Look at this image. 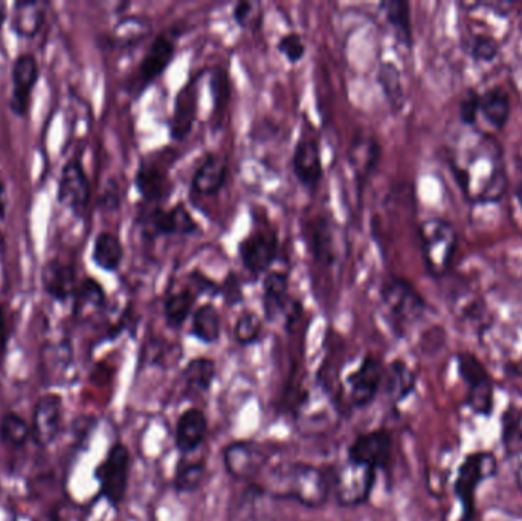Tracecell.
Wrapping results in <instances>:
<instances>
[{"mask_svg":"<svg viewBox=\"0 0 522 521\" xmlns=\"http://www.w3.org/2000/svg\"><path fill=\"white\" fill-rule=\"evenodd\" d=\"M190 334L203 344H214L222 334V317L216 306L203 303L191 315Z\"/></svg>","mask_w":522,"mask_h":521,"instance_id":"f1b7e54d","label":"cell"},{"mask_svg":"<svg viewBox=\"0 0 522 521\" xmlns=\"http://www.w3.org/2000/svg\"><path fill=\"white\" fill-rule=\"evenodd\" d=\"M277 51L290 63L297 65L306 56V43L298 33H287L278 40Z\"/></svg>","mask_w":522,"mask_h":521,"instance_id":"b9f144b4","label":"cell"},{"mask_svg":"<svg viewBox=\"0 0 522 521\" xmlns=\"http://www.w3.org/2000/svg\"><path fill=\"white\" fill-rule=\"evenodd\" d=\"M423 260L434 277H442L451 268L457 248V231L443 219H428L420 225Z\"/></svg>","mask_w":522,"mask_h":521,"instance_id":"3957f363","label":"cell"},{"mask_svg":"<svg viewBox=\"0 0 522 521\" xmlns=\"http://www.w3.org/2000/svg\"><path fill=\"white\" fill-rule=\"evenodd\" d=\"M7 185H5L2 173H0V221L5 217V211H7Z\"/></svg>","mask_w":522,"mask_h":521,"instance_id":"681fc988","label":"cell"},{"mask_svg":"<svg viewBox=\"0 0 522 521\" xmlns=\"http://www.w3.org/2000/svg\"><path fill=\"white\" fill-rule=\"evenodd\" d=\"M176 56V36L171 33H161L155 37L149 51L142 57L138 68V81L142 88L158 80Z\"/></svg>","mask_w":522,"mask_h":521,"instance_id":"ac0fdd59","label":"cell"},{"mask_svg":"<svg viewBox=\"0 0 522 521\" xmlns=\"http://www.w3.org/2000/svg\"><path fill=\"white\" fill-rule=\"evenodd\" d=\"M211 91H213L214 111L223 112L228 104L231 85H229L228 74L223 69H216L211 77Z\"/></svg>","mask_w":522,"mask_h":521,"instance_id":"ee69618b","label":"cell"},{"mask_svg":"<svg viewBox=\"0 0 522 521\" xmlns=\"http://www.w3.org/2000/svg\"><path fill=\"white\" fill-rule=\"evenodd\" d=\"M226 179H228L226 156L220 155V153H208L191 178V193L194 196L210 198L225 187Z\"/></svg>","mask_w":522,"mask_h":521,"instance_id":"44dd1931","label":"cell"},{"mask_svg":"<svg viewBox=\"0 0 522 521\" xmlns=\"http://www.w3.org/2000/svg\"><path fill=\"white\" fill-rule=\"evenodd\" d=\"M385 366L373 355L365 356L358 369L345 379L348 398L355 407L365 408L373 404L384 387Z\"/></svg>","mask_w":522,"mask_h":521,"instance_id":"8fae6325","label":"cell"},{"mask_svg":"<svg viewBox=\"0 0 522 521\" xmlns=\"http://www.w3.org/2000/svg\"><path fill=\"white\" fill-rule=\"evenodd\" d=\"M480 114V95L477 92H469V95L461 100L460 118L464 124L472 126Z\"/></svg>","mask_w":522,"mask_h":521,"instance_id":"f6af8a7d","label":"cell"},{"mask_svg":"<svg viewBox=\"0 0 522 521\" xmlns=\"http://www.w3.org/2000/svg\"><path fill=\"white\" fill-rule=\"evenodd\" d=\"M516 199H518L519 205H521L522 208V182L518 185V188H516Z\"/></svg>","mask_w":522,"mask_h":521,"instance_id":"816d5d0a","label":"cell"},{"mask_svg":"<svg viewBox=\"0 0 522 521\" xmlns=\"http://www.w3.org/2000/svg\"><path fill=\"white\" fill-rule=\"evenodd\" d=\"M257 4H252V2H239V4L234 5V10H232V19L240 28H248L249 23L252 22V17H254V8H257Z\"/></svg>","mask_w":522,"mask_h":521,"instance_id":"bcb514c9","label":"cell"},{"mask_svg":"<svg viewBox=\"0 0 522 521\" xmlns=\"http://www.w3.org/2000/svg\"><path fill=\"white\" fill-rule=\"evenodd\" d=\"M207 477V463L205 460L182 462L176 468L173 477V488L178 494H193L202 488Z\"/></svg>","mask_w":522,"mask_h":521,"instance_id":"74e56055","label":"cell"},{"mask_svg":"<svg viewBox=\"0 0 522 521\" xmlns=\"http://www.w3.org/2000/svg\"><path fill=\"white\" fill-rule=\"evenodd\" d=\"M106 305V292L95 279L83 280L75 291V312L89 315L101 311Z\"/></svg>","mask_w":522,"mask_h":521,"instance_id":"f35d334b","label":"cell"},{"mask_svg":"<svg viewBox=\"0 0 522 521\" xmlns=\"http://www.w3.org/2000/svg\"><path fill=\"white\" fill-rule=\"evenodd\" d=\"M379 10L393 30L397 42L406 48L413 46V26H411L410 4L403 0H385L379 4Z\"/></svg>","mask_w":522,"mask_h":521,"instance_id":"83f0119b","label":"cell"},{"mask_svg":"<svg viewBox=\"0 0 522 521\" xmlns=\"http://www.w3.org/2000/svg\"><path fill=\"white\" fill-rule=\"evenodd\" d=\"M377 81L384 92L385 100L394 112L402 111L405 106V89H403L402 74L394 63L382 62L377 72Z\"/></svg>","mask_w":522,"mask_h":521,"instance_id":"d590c367","label":"cell"},{"mask_svg":"<svg viewBox=\"0 0 522 521\" xmlns=\"http://www.w3.org/2000/svg\"><path fill=\"white\" fill-rule=\"evenodd\" d=\"M298 430L307 434H323L338 422L335 399L323 384H313L301 393L295 410Z\"/></svg>","mask_w":522,"mask_h":521,"instance_id":"277c9868","label":"cell"},{"mask_svg":"<svg viewBox=\"0 0 522 521\" xmlns=\"http://www.w3.org/2000/svg\"><path fill=\"white\" fill-rule=\"evenodd\" d=\"M377 471L345 459L332 477V489L339 506L356 508L365 505L373 494Z\"/></svg>","mask_w":522,"mask_h":521,"instance_id":"5b68a950","label":"cell"},{"mask_svg":"<svg viewBox=\"0 0 522 521\" xmlns=\"http://www.w3.org/2000/svg\"><path fill=\"white\" fill-rule=\"evenodd\" d=\"M222 457L226 473L237 482L251 486L271 465V454L255 441L231 442L223 448Z\"/></svg>","mask_w":522,"mask_h":521,"instance_id":"8992f818","label":"cell"},{"mask_svg":"<svg viewBox=\"0 0 522 521\" xmlns=\"http://www.w3.org/2000/svg\"><path fill=\"white\" fill-rule=\"evenodd\" d=\"M142 230L147 236H190L199 231V224L184 204L174 205L170 210L153 208L141 219Z\"/></svg>","mask_w":522,"mask_h":521,"instance_id":"7c38bea8","label":"cell"},{"mask_svg":"<svg viewBox=\"0 0 522 521\" xmlns=\"http://www.w3.org/2000/svg\"><path fill=\"white\" fill-rule=\"evenodd\" d=\"M348 159L356 175L364 181L376 169L377 162L381 159V146L373 138L356 136L352 147L348 150Z\"/></svg>","mask_w":522,"mask_h":521,"instance_id":"4dcf8cb0","label":"cell"},{"mask_svg":"<svg viewBox=\"0 0 522 521\" xmlns=\"http://www.w3.org/2000/svg\"><path fill=\"white\" fill-rule=\"evenodd\" d=\"M216 375V363L207 356L193 358L182 370V379H184L185 386L191 392L196 393L210 392Z\"/></svg>","mask_w":522,"mask_h":521,"instance_id":"836d02e7","label":"cell"},{"mask_svg":"<svg viewBox=\"0 0 522 521\" xmlns=\"http://www.w3.org/2000/svg\"><path fill=\"white\" fill-rule=\"evenodd\" d=\"M416 387V376L411 372L410 367L403 361H393L390 366L385 367L384 387L388 398L400 402L410 396Z\"/></svg>","mask_w":522,"mask_h":521,"instance_id":"d6a6232c","label":"cell"},{"mask_svg":"<svg viewBox=\"0 0 522 521\" xmlns=\"http://www.w3.org/2000/svg\"><path fill=\"white\" fill-rule=\"evenodd\" d=\"M31 436H33L31 425L14 411H8L0 419V442L8 448L20 450L25 447Z\"/></svg>","mask_w":522,"mask_h":521,"instance_id":"8d00e7d4","label":"cell"},{"mask_svg":"<svg viewBox=\"0 0 522 521\" xmlns=\"http://www.w3.org/2000/svg\"><path fill=\"white\" fill-rule=\"evenodd\" d=\"M497 473V459L486 451L469 454L458 468L455 479V494L463 506L464 520L468 521L474 514V497L478 486Z\"/></svg>","mask_w":522,"mask_h":521,"instance_id":"ba28073f","label":"cell"},{"mask_svg":"<svg viewBox=\"0 0 522 521\" xmlns=\"http://www.w3.org/2000/svg\"><path fill=\"white\" fill-rule=\"evenodd\" d=\"M458 370L468 384L469 407L477 415H490L493 410V382L489 372L471 353L458 355Z\"/></svg>","mask_w":522,"mask_h":521,"instance_id":"30bf717a","label":"cell"},{"mask_svg":"<svg viewBox=\"0 0 522 521\" xmlns=\"http://www.w3.org/2000/svg\"><path fill=\"white\" fill-rule=\"evenodd\" d=\"M393 453V436L385 428L358 434L347 448V459L379 471L388 465Z\"/></svg>","mask_w":522,"mask_h":521,"instance_id":"4fadbf2b","label":"cell"},{"mask_svg":"<svg viewBox=\"0 0 522 521\" xmlns=\"http://www.w3.org/2000/svg\"><path fill=\"white\" fill-rule=\"evenodd\" d=\"M239 257L243 268L252 276L268 274L278 256V234L274 230L252 231L239 243Z\"/></svg>","mask_w":522,"mask_h":521,"instance_id":"9c48e42d","label":"cell"},{"mask_svg":"<svg viewBox=\"0 0 522 521\" xmlns=\"http://www.w3.org/2000/svg\"><path fill=\"white\" fill-rule=\"evenodd\" d=\"M498 51H500V46L489 36L477 34L469 42V52L477 62H490L498 56Z\"/></svg>","mask_w":522,"mask_h":521,"instance_id":"7bdbcfd3","label":"cell"},{"mask_svg":"<svg viewBox=\"0 0 522 521\" xmlns=\"http://www.w3.org/2000/svg\"><path fill=\"white\" fill-rule=\"evenodd\" d=\"M480 114L493 129H503L510 118L509 94L500 86L487 89L480 95Z\"/></svg>","mask_w":522,"mask_h":521,"instance_id":"1f68e13d","label":"cell"},{"mask_svg":"<svg viewBox=\"0 0 522 521\" xmlns=\"http://www.w3.org/2000/svg\"><path fill=\"white\" fill-rule=\"evenodd\" d=\"M289 279L281 271H271L263 279V314L268 321L277 320L280 315H286L289 309Z\"/></svg>","mask_w":522,"mask_h":521,"instance_id":"d4e9b609","label":"cell"},{"mask_svg":"<svg viewBox=\"0 0 522 521\" xmlns=\"http://www.w3.org/2000/svg\"><path fill=\"white\" fill-rule=\"evenodd\" d=\"M91 199V182L87 178L83 164L71 159L63 167L58 181V202L72 213L81 214Z\"/></svg>","mask_w":522,"mask_h":521,"instance_id":"2e32d148","label":"cell"},{"mask_svg":"<svg viewBox=\"0 0 522 521\" xmlns=\"http://www.w3.org/2000/svg\"><path fill=\"white\" fill-rule=\"evenodd\" d=\"M152 31V22L144 16H127L116 23L113 40L121 46H133Z\"/></svg>","mask_w":522,"mask_h":521,"instance_id":"ab89813d","label":"cell"},{"mask_svg":"<svg viewBox=\"0 0 522 521\" xmlns=\"http://www.w3.org/2000/svg\"><path fill=\"white\" fill-rule=\"evenodd\" d=\"M136 190L145 202H162L171 191L170 178L165 167L158 161L144 159L135 175Z\"/></svg>","mask_w":522,"mask_h":521,"instance_id":"603a6c76","label":"cell"},{"mask_svg":"<svg viewBox=\"0 0 522 521\" xmlns=\"http://www.w3.org/2000/svg\"><path fill=\"white\" fill-rule=\"evenodd\" d=\"M197 106H199V98H197L196 85L194 81H188L174 98L173 117L170 120L171 140H187L196 123Z\"/></svg>","mask_w":522,"mask_h":521,"instance_id":"7402d4cb","label":"cell"},{"mask_svg":"<svg viewBox=\"0 0 522 521\" xmlns=\"http://www.w3.org/2000/svg\"><path fill=\"white\" fill-rule=\"evenodd\" d=\"M39 74V62L33 54L25 52L14 60L13 68H11L13 91H11L10 107L11 111L19 117H25L28 114L31 95L36 88Z\"/></svg>","mask_w":522,"mask_h":521,"instance_id":"9a60e30c","label":"cell"},{"mask_svg":"<svg viewBox=\"0 0 522 521\" xmlns=\"http://www.w3.org/2000/svg\"><path fill=\"white\" fill-rule=\"evenodd\" d=\"M63 421V399L57 393H48L37 399L33 413L34 441L40 447H49L60 434Z\"/></svg>","mask_w":522,"mask_h":521,"instance_id":"e0dca14e","label":"cell"},{"mask_svg":"<svg viewBox=\"0 0 522 521\" xmlns=\"http://www.w3.org/2000/svg\"><path fill=\"white\" fill-rule=\"evenodd\" d=\"M263 335V318L255 311H245L237 318L234 326V340L240 346L248 347L260 341Z\"/></svg>","mask_w":522,"mask_h":521,"instance_id":"60d3db41","label":"cell"},{"mask_svg":"<svg viewBox=\"0 0 522 521\" xmlns=\"http://www.w3.org/2000/svg\"><path fill=\"white\" fill-rule=\"evenodd\" d=\"M5 16H7V4L0 2V25L4 23Z\"/></svg>","mask_w":522,"mask_h":521,"instance_id":"f907efd6","label":"cell"},{"mask_svg":"<svg viewBox=\"0 0 522 521\" xmlns=\"http://www.w3.org/2000/svg\"><path fill=\"white\" fill-rule=\"evenodd\" d=\"M8 340H10V329H8L7 314H5V309L0 306V363L7 353Z\"/></svg>","mask_w":522,"mask_h":521,"instance_id":"c3c4849f","label":"cell"},{"mask_svg":"<svg viewBox=\"0 0 522 521\" xmlns=\"http://www.w3.org/2000/svg\"><path fill=\"white\" fill-rule=\"evenodd\" d=\"M208 436V418L202 408L182 411L174 427V447L181 454H191L202 447Z\"/></svg>","mask_w":522,"mask_h":521,"instance_id":"d6986e66","label":"cell"},{"mask_svg":"<svg viewBox=\"0 0 522 521\" xmlns=\"http://www.w3.org/2000/svg\"><path fill=\"white\" fill-rule=\"evenodd\" d=\"M382 306L391 326L403 332L416 324L426 311V303L417 289L405 279L387 280L381 291Z\"/></svg>","mask_w":522,"mask_h":521,"instance_id":"7a4b0ae2","label":"cell"},{"mask_svg":"<svg viewBox=\"0 0 522 521\" xmlns=\"http://www.w3.org/2000/svg\"><path fill=\"white\" fill-rule=\"evenodd\" d=\"M42 285L46 294L55 301H66L75 295V271L58 259L49 260L43 266Z\"/></svg>","mask_w":522,"mask_h":521,"instance_id":"484cf974","label":"cell"},{"mask_svg":"<svg viewBox=\"0 0 522 521\" xmlns=\"http://www.w3.org/2000/svg\"><path fill=\"white\" fill-rule=\"evenodd\" d=\"M330 217L319 216L310 224L309 248L313 259L323 266H335L344 251V239Z\"/></svg>","mask_w":522,"mask_h":521,"instance_id":"5bb4252c","label":"cell"},{"mask_svg":"<svg viewBox=\"0 0 522 521\" xmlns=\"http://www.w3.org/2000/svg\"><path fill=\"white\" fill-rule=\"evenodd\" d=\"M124 259V246L120 237L110 231H101L95 237L92 260L98 268L106 272H116Z\"/></svg>","mask_w":522,"mask_h":521,"instance_id":"f546056e","label":"cell"},{"mask_svg":"<svg viewBox=\"0 0 522 521\" xmlns=\"http://www.w3.org/2000/svg\"><path fill=\"white\" fill-rule=\"evenodd\" d=\"M45 4L40 2H16L11 14V28L17 36L33 39L45 23Z\"/></svg>","mask_w":522,"mask_h":521,"instance_id":"4316f807","label":"cell"},{"mask_svg":"<svg viewBox=\"0 0 522 521\" xmlns=\"http://www.w3.org/2000/svg\"><path fill=\"white\" fill-rule=\"evenodd\" d=\"M129 474V448L123 442H116L95 470V477L100 483V494L113 508H118L126 499Z\"/></svg>","mask_w":522,"mask_h":521,"instance_id":"52a82bcc","label":"cell"},{"mask_svg":"<svg viewBox=\"0 0 522 521\" xmlns=\"http://www.w3.org/2000/svg\"><path fill=\"white\" fill-rule=\"evenodd\" d=\"M197 294L190 288L170 292L164 300V317L168 326L179 329L193 315Z\"/></svg>","mask_w":522,"mask_h":521,"instance_id":"e575fe53","label":"cell"},{"mask_svg":"<svg viewBox=\"0 0 522 521\" xmlns=\"http://www.w3.org/2000/svg\"><path fill=\"white\" fill-rule=\"evenodd\" d=\"M223 297H225L226 303L229 306L236 305L239 301H242V289H240L239 279L229 274L228 280L225 282V286L222 288Z\"/></svg>","mask_w":522,"mask_h":521,"instance_id":"7dc6e473","label":"cell"},{"mask_svg":"<svg viewBox=\"0 0 522 521\" xmlns=\"http://www.w3.org/2000/svg\"><path fill=\"white\" fill-rule=\"evenodd\" d=\"M503 445L516 486L522 492V407L507 408L503 416Z\"/></svg>","mask_w":522,"mask_h":521,"instance_id":"cb8c5ba5","label":"cell"},{"mask_svg":"<svg viewBox=\"0 0 522 521\" xmlns=\"http://www.w3.org/2000/svg\"><path fill=\"white\" fill-rule=\"evenodd\" d=\"M295 178L303 187L315 190L324 176L323 156L318 143L312 138H301L292 155Z\"/></svg>","mask_w":522,"mask_h":521,"instance_id":"ffe728a7","label":"cell"},{"mask_svg":"<svg viewBox=\"0 0 522 521\" xmlns=\"http://www.w3.org/2000/svg\"><path fill=\"white\" fill-rule=\"evenodd\" d=\"M252 488L271 499L287 500L309 509L329 502L332 482L319 466L301 460L272 463Z\"/></svg>","mask_w":522,"mask_h":521,"instance_id":"6da1fadb","label":"cell"}]
</instances>
